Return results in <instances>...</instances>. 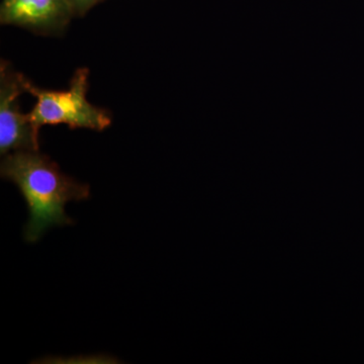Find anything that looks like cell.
<instances>
[{
    "label": "cell",
    "mask_w": 364,
    "mask_h": 364,
    "mask_svg": "<svg viewBox=\"0 0 364 364\" xmlns=\"http://www.w3.org/2000/svg\"><path fill=\"white\" fill-rule=\"evenodd\" d=\"M1 176L14 182L25 198L28 219L26 240H39L48 229L70 225L66 203L90 196L87 184L79 183L62 173L58 165L39 151H16L4 155Z\"/></svg>",
    "instance_id": "1"
},
{
    "label": "cell",
    "mask_w": 364,
    "mask_h": 364,
    "mask_svg": "<svg viewBox=\"0 0 364 364\" xmlns=\"http://www.w3.org/2000/svg\"><path fill=\"white\" fill-rule=\"evenodd\" d=\"M23 85L26 92L31 93L37 100L28 117L38 135L40 129L47 124H66L71 129L95 131H104L111 126V116L87 100L88 70L86 68L75 72L66 90H42L25 76H23Z\"/></svg>",
    "instance_id": "2"
},
{
    "label": "cell",
    "mask_w": 364,
    "mask_h": 364,
    "mask_svg": "<svg viewBox=\"0 0 364 364\" xmlns=\"http://www.w3.org/2000/svg\"><path fill=\"white\" fill-rule=\"evenodd\" d=\"M23 75L0 68V153L2 156L16 151H39V135L33 130L28 114L21 111L18 98L25 92Z\"/></svg>",
    "instance_id": "3"
},
{
    "label": "cell",
    "mask_w": 364,
    "mask_h": 364,
    "mask_svg": "<svg viewBox=\"0 0 364 364\" xmlns=\"http://www.w3.org/2000/svg\"><path fill=\"white\" fill-rule=\"evenodd\" d=\"M75 16L68 0H4L0 9L2 25L53 33L65 28Z\"/></svg>",
    "instance_id": "4"
},
{
    "label": "cell",
    "mask_w": 364,
    "mask_h": 364,
    "mask_svg": "<svg viewBox=\"0 0 364 364\" xmlns=\"http://www.w3.org/2000/svg\"><path fill=\"white\" fill-rule=\"evenodd\" d=\"M68 1L73 7L75 14H83L102 0H68Z\"/></svg>",
    "instance_id": "5"
}]
</instances>
